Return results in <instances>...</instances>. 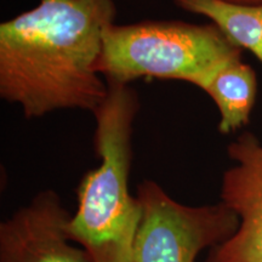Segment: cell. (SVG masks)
Listing matches in <instances>:
<instances>
[{
    "label": "cell",
    "mask_w": 262,
    "mask_h": 262,
    "mask_svg": "<svg viewBox=\"0 0 262 262\" xmlns=\"http://www.w3.org/2000/svg\"><path fill=\"white\" fill-rule=\"evenodd\" d=\"M202 90L217 107L220 113L217 129L222 135L235 133L250 123L256 100L257 79L251 66L244 63L242 58L219 70Z\"/></svg>",
    "instance_id": "7"
},
{
    "label": "cell",
    "mask_w": 262,
    "mask_h": 262,
    "mask_svg": "<svg viewBox=\"0 0 262 262\" xmlns=\"http://www.w3.org/2000/svg\"><path fill=\"white\" fill-rule=\"evenodd\" d=\"M108 88L107 98L94 113V148L100 165L80 180L67 233L94 262H133L142 209L131 194L129 178L134 123L141 104L130 85Z\"/></svg>",
    "instance_id": "2"
},
{
    "label": "cell",
    "mask_w": 262,
    "mask_h": 262,
    "mask_svg": "<svg viewBox=\"0 0 262 262\" xmlns=\"http://www.w3.org/2000/svg\"><path fill=\"white\" fill-rule=\"evenodd\" d=\"M178 8L208 17L242 50L256 56L262 38V5H239L225 0H172Z\"/></svg>",
    "instance_id": "8"
},
{
    "label": "cell",
    "mask_w": 262,
    "mask_h": 262,
    "mask_svg": "<svg viewBox=\"0 0 262 262\" xmlns=\"http://www.w3.org/2000/svg\"><path fill=\"white\" fill-rule=\"evenodd\" d=\"M243 50L214 24L143 21L113 24L103 33L96 71L107 84L130 85L142 78L181 80L202 89Z\"/></svg>",
    "instance_id": "3"
},
{
    "label": "cell",
    "mask_w": 262,
    "mask_h": 262,
    "mask_svg": "<svg viewBox=\"0 0 262 262\" xmlns=\"http://www.w3.org/2000/svg\"><path fill=\"white\" fill-rule=\"evenodd\" d=\"M142 216L133 262H195L206 249L227 241L239 220L224 203L189 206L170 196L153 180L137 185Z\"/></svg>",
    "instance_id": "4"
},
{
    "label": "cell",
    "mask_w": 262,
    "mask_h": 262,
    "mask_svg": "<svg viewBox=\"0 0 262 262\" xmlns=\"http://www.w3.org/2000/svg\"><path fill=\"white\" fill-rule=\"evenodd\" d=\"M71 217L54 189L37 193L0 224V262H94L68 237Z\"/></svg>",
    "instance_id": "6"
},
{
    "label": "cell",
    "mask_w": 262,
    "mask_h": 262,
    "mask_svg": "<svg viewBox=\"0 0 262 262\" xmlns=\"http://www.w3.org/2000/svg\"><path fill=\"white\" fill-rule=\"evenodd\" d=\"M256 57L262 62V38H261V42H260V48H258V51L256 54Z\"/></svg>",
    "instance_id": "10"
},
{
    "label": "cell",
    "mask_w": 262,
    "mask_h": 262,
    "mask_svg": "<svg viewBox=\"0 0 262 262\" xmlns=\"http://www.w3.org/2000/svg\"><path fill=\"white\" fill-rule=\"evenodd\" d=\"M225 2L233 3V4H239V5H254V6L262 5V0H225Z\"/></svg>",
    "instance_id": "9"
},
{
    "label": "cell",
    "mask_w": 262,
    "mask_h": 262,
    "mask_svg": "<svg viewBox=\"0 0 262 262\" xmlns=\"http://www.w3.org/2000/svg\"><path fill=\"white\" fill-rule=\"evenodd\" d=\"M234 165L222 178L221 203L237 215L238 229L209 250L205 262H262V145L244 133L229 143Z\"/></svg>",
    "instance_id": "5"
},
{
    "label": "cell",
    "mask_w": 262,
    "mask_h": 262,
    "mask_svg": "<svg viewBox=\"0 0 262 262\" xmlns=\"http://www.w3.org/2000/svg\"><path fill=\"white\" fill-rule=\"evenodd\" d=\"M114 0H40L0 25V97L27 119L61 110L95 113L108 96L96 71Z\"/></svg>",
    "instance_id": "1"
}]
</instances>
